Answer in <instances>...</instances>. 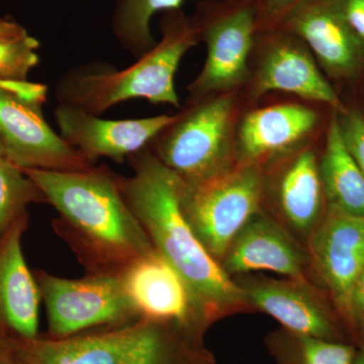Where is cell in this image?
I'll list each match as a JSON object with an SVG mask.
<instances>
[{"mask_svg": "<svg viewBox=\"0 0 364 364\" xmlns=\"http://www.w3.org/2000/svg\"><path fill=\"white\" fill-rule=\"evenodd\" d=\"M21 170L58 212L53 230L68 244L86 273L122 277L156 252L124 200L119 173L105 163L80 172Z\"/></svg>", "mask_w": 364, "mask_h": 364, "instance_id": "1", "label": "cell"}, {"mask_svg": "<svg viewBox=\"0 0 364 364\" xmlns=\"http://www.w3.org/2000/svg\"><path fill=\"white\" fill-rule=\"evenodd\" d=\"M119 174V188L153 246L179 273L208 328L222 318L251 313L240 287L225 272L189 226L181 208V177L144 148Z\"/></svg>", "mask_w": 364, "mask_h": 364, "instance_id": "2", "label": "cell"}, {"mask_svg": "<svg viewBox=\"0 0 364 364\" xmlns=\"http://www.w3.org/2000/svg\"><path fill=\"white\" fill-rule=\"evenodd\" d=\"M164 14L161 41L133 65L119 70L105 62H90L65 72L55 85L58 105L95 116L136 98L181 107L174 79L184 55L200 37L181 9Z\"/></svg>", "mask_w": 364, "mask_h": 364, "instance_id": "3", "label": "cell"}, {"mask_svg": "<svg viewBox=\"0 0 364 364\" xmlns=\"http://www.w3.org/2000/svg\"><path fill=\"white\" fill-rule=\"evenodd\" d=\"M203 337L181 323L142 317L66 338L14 339L28 364H215Z\"/></svg>", "mask_w": 364, "mask_h": 364, "instance_id": "4", "label": "cell"}, {"mask_svg": "<svg viewBox=\"0 0 364 364\" xmlns=\"http://www.w3.org/2000/svg\"><path fill=\"white\" fill-rule=\"evenodd\" d=\"M265 177L261 163L239 162L200 183H186L181 178L182 213L220 264L235 237L264 208Z\"/></svg>", "mask_w": 364, "mask_h": 364, "instance_id": "5", "label": "cell"}, {"mask_svg": "<svg viewBox=\"0 0 364 364\" xmlns=\"http://www.w3.org/2000/svg\"><path fill=\"white\" fill-rule=\"evenodd\" d=\"M173 124L148 145L151 152L186 183L221 176L238 164L231 142V97L195 100Z\"/></svg>", "mask_w": 364, "mask_h": 364, "instance_id": "6", "label": "cell"}, {"mask_svg": "<svg viewBox=\"0 0 364 364\" xmlns=\"http://www.w3.org/2000/svg\"><path fill=\"white\" fill-rule=\"evenodd\" d=\"M47 313L50 338L124 325L142 318L119 277L90 274L62 279L44 270L33 272Z\"/></svg>", "mask_w": 364, "mask_h": 364, "instance_id": "7", "label": "cell"}, {"mask_svg": "<svg viewBox=\"0 0 364 364\" xmlns=\"http://www.w3.org/2000/svg\"><path fill=\"white\" fill-rule=\"evenodd\" d=\"M200 40L207 44V59L188 86L193 100L240 85L247 76V60L258 31L252 1L203 4L193 20Z\"/></svg>", "mask_w": 364, "mask_h": 364, "instance_id": "8", "label": "cell"}, {"mask_svg": "<svg viewBox=\"0 0 364 364\" xmlns=\"http://www.w3.org/2000/svg\"><path fill=\"white\" fill-rule=\"evenodd\" d=\"M233 279L251 312L267 314L287 331L352 343L331 299L312 280L274 279L257 273L237 275Z\"/></svg>", "mask_w": 364, "mask_h": 364, "instance_id": "9", "label": "cell"}, {"mask_svg": "<svg viewBox=\"0 0 364 364\" xmlns=\"http://www.w3.org/2000/svg\"><path fill=\"white\" fill-rule=\"evenodd\" d=\"M306 246L314 282L331 299L345 326L351 289L364 268V215L327 205Z\"/></svg>", "mask_w": 364, "mask_h": 364, "instance_id": "10", "label": "cell"}, {"mask_svg": "<svg viewBox=\"0 0 364 364\" xmlns=\"http://www.w3.org/2000/svg\"><path fill=\"white\" fill-rule=\"evenodd\" d=\"M0 138L6 158L21 169L87 171L97 166L58 135L42 107L0 90Z\"/></svg>", "mask_w": 364, "mask_h": 364, "instance_id": "11", "label": "cell"}, {"mask_svg": "<svg viewBox=\"0 0 364 364\" xmlns=\"http://www.w3.org/2000/svg\"><path fill=\"white\" fill-rule=\"evenodd\" d=\"M178 116L107 119L63 105H57L54 111L60 136L95 164L100 158L121 164L126 162L131 155L148 147Z\"/></svg>", "mask_w": 364, "mask_h": 364, "instance_id": "12", "label": "cell"}, {"mask_svg": "<svg viewBox=\"0 0 364 364\" xmlns=\"http://www.w3.org/2000/svg\"><path fill=\"white\" fill-rule=\"evenodd\" d=\"M221 267L232 279L237 275L269 272L314 282L306 246L264 208L235 237L223 257Z\"/></svg>", "mask_w": 364, "mask_h": 364, "instance_id": "13", "label": "cell"}, {"mask_svg": "<svg viewBox=\"0 0 364 364\" xmlns=\"http://www.w3.org/2000/svg\"><path fill=\"white\" fill-rule=\"evenodd\" d=\"M275 26L301 39L333 77H352L363 68L364 43L345 21L337 0H305Z\"/></svg>", "mask_w": 364, "mask_h": 364, "instance_id": "14", "label": "cell"}, {"mask_svg": "<svg viewBox=\"0 0 364 364\" xmlns=\"http://www.w3.org/2000/svg\"><path fill=\"white\" fill-rule=\"evenodd\" d=\"M119 277L141 317L173 321L200 334L207 332L186 282L157 250Z\"/></svg>", "mask_w": 364, "mask_h": 364, "instance_id": "15", "label": "cell"}, {"mask_svg": "<svg viewBox=\"0 0 364 364\" xmlns=\"http://www.w3.org/2000/svg\"><path fill=\"white\" fill-rule=\"evenodd\" d=\"M270 28L275 33L270 36L269 49L258 71L255 95L284 91L330 105L334 112H344L347 107L318 70L301 40L286 28Z\"/></svg>", "mask_w": 364, "mask_h": 364, "instance_id": "16", "label": "cell"}, {"mask_svg": "<svg viewBox=\"0 0 364 364\" xmlns=\"http://www.w3.org/2000/svg\"><path fill=\"white\" fill-rule=\"evenodd\" d=\"M272 186V212L303 244H306L324 217L327 203L313 151L304 150L280 168Z\"/></svg>", "mask_w": 364, "mask_h": 364, "instance_id": "17", "label": "cell"}, {"mask_svg": "<svg viewBox=\"0 0 364 364\" xmlns=\"http://www.w3.org/2000/svg\"><path fill=\"white\" fill-rule=\"evenodd\" d=\"M28 214L14 223L0 239V328L14 336H39L42 301L33 272L28 269L21 249Z\"/></svg>", "mask_w": 364, "mask_h": 364, "instance_id": "18", "label": "cell"}, {"mask_svg": "<svg viewBox=\"0 0 364 364\" xmlns=\"http://www.w3.org/2000/svg\"><path fill=\"white\" fill-rule=\"evenodd\" d=\"M317 122V114L301 105H273L250 112L239 130L238 162L263 164L268 157L291 149Z\"/></svg>", "mask_w": 364, "mask_h": 364, "instance_id": "19", "label": "cell"}, {"mask_svg": "<svg viewBox=\"0 0 364 364\" xmlns=\"http://www.w3.org/2000/svg\"><path fill=\"white\" fill-rule=\"evenodd\" d=\"M318 168L327 205L364 215V176L345 146L335 112Z\"/></svg>", "mask_w": 364, "mask_h": 364, "instance_id": "20", "label": "cell"}, {"mask_svg": "<svg viewBox=\"0 0 364 364\" xmlns=\"http://www.w3.org/2000/svg\"><path fill=\"white\" fill-rule=\"evenodd\" d=\"M186 0H117L112 33L119 46L138 59L157 44L150 23L155 14L181 11Z\"/></svg>", "mask_w": 364, "mask_h": 364, "instance_id": "21", "label": "cell"}, {"mask_svg": "<svg viewBox=\"0 0 364 364\" xmlns=\"http://www.w3.org/2000/svg\"><path fill=\"white\" fill-rule=\"evenodd\" d=\"M265 344L277 364H353L358 346L296 334L284 328L267 335Z\"/></svg>", "mask_w": 364, "mask_h": 364, "instance_id": "22", "label": "cell"}, {"mask_svg": "<svg viewBox=\"0 0 364 364\" xmlns=\"http://www.w3.org/2000/svg\"><path fill=\"white\" fill-rule=\"evenodd\" d=\"M33 203H47V198L20 167L0 157V239Z\"/></svg>", "mask_w": 364, "mask_h": 364, "instance_id": "23", "label": "cell"}, {"mask_svg": "<svg viewBox=\"0 0 364 364\" xmlns=\"http://www.w3.org/2000/svg\"><path fill=\"white\" fill-rule=\"evenodd\" d=\"M39 41L28 33L18 37L0 38V80H28L39 63Z\"/></svg>", "mask_w": 364, "mask_h": 364, "instance_id": "24", "label": "cell"}, {"mask_svg": "<svg viewBox=\"0 0 364 364\" xmlns=\"http://www.w3.org/2000/svg\"><path fill=\"white\" fill-rule=\"evenodd\" d=\"M336 114L345 146L364 176V117L350 109Z\"/></svg>", "mask_w": 364, "mask_h": 364, "instance_id": "25", "label": "cell"}, {"mask_svg": "<svg viewBox=\"0 0 364 364\" xmlns=\"http://www.w3.org/2000/svg\"><path fill=\"white\" fill-rule=\"evenodd\" d=\"M345 326L356 346L364 344V268L352 287Z\"/></svg>", "mask_w": 364, "mask_h": 364, "instance_id": "26", "label": "cell"}, {"mask_svg": "<svg viewBox=\"0 0 364 364\" xmlns=\"http://www.w3.org/2000/svg\"><path fill=\"white\" fill-rule=\"evenodd\" d=\"M305 0H255L258 30L275 26L291 9Z\"/></svg>", "mask_w": 364, "mask_h": 364, "instance_id": "27", "label": "cell"}, {"mask_svg": "<svg viewBox=\"0 0 364 364\" xmlns=\"http://www.w3.org/2000/svg\"><path fill=\"white\" fill-rule=\"evenodd\" d=\"M0 90L11 93L28 104L43 107L47 102L48 87L41 83L30 82L28 80H0Z\"/></svg>", "mask_w": 364, "mask_h": 364, "instance_id": "28", "label": "cell"}, {"mask_svg": "<svg viewBox=\"0 0 364 364\" xmlns=\"http://www.w3.org/2000/svg\"><path fill=\"white\" fill-rule=\"evenodd\" d=\"M342 16L364 43V0H337Z\"/></svg>", "mask_w": 364, "mask_h": 364, "instance_id": "29", "label": "cell"}, {"mask_svg": "<svg viewBox=\"0 0 364 364\" xmlns=\"http://www.w3.org/2000/svg\"><path fill=\"white\" fill-rule=\"evenodd\" d=\"M0 364H28L16 344L14 336L0 328Z\"/></svg>", "mask_w": 364, "mask_h": 364, "instance_id": "30", "label": "cell"}, {"mask_svg": "<svg viewBox=\"0 0 364 364\" xmlns=\"http://www.w3.org/2000/svg\"><path fill=\"white\" fill-rule=\"evenodd\" d=\"M26 28L11 18H0V38L18 37L26 33Z\"/></svg>", "mask_w": 364, "mask_h": 364, "instance_id": "31", "label": "cell"}, {"mask_svg": "<svg viewBox=\"0 0 364 364\" xmlns=\"http://www.w3.org/2000/svg\"><path fill=\"white\" fill-rule=\"evenodd\" d=\"M353 364H364V344L358 345Z\"/></svg>", "mask_w": 364, "mask_h": 364, "instance_id": "32", "label": "cell"}, {"mask_svg": "<svg viewBox=\"0 0 364 364\" xmlns=\"http://www.w3.org/2000/svg\"><path fill=\"white\" fill-rule=\"evenodd\" d=\"M0 157H6V153H4V143H2L1 138H0Z\"/></svg>", "mask_w": 364, "mask_h": 364, "instance_id": "33", "label": "cell"}, {"mask_svg": "<svg viewBox=\"0 0 364 364\" xmlns=\"http://www.w3.org/2000/svg\"><path fill=\"white\" fill-rule=\"evenodd\" d=\"M232 1L242 2V1H252V0H232Z\"/></svg>", "mask_w": 364, "mask_h": 364, "instance_id": "34", "label": "cell"}]
</instances>
